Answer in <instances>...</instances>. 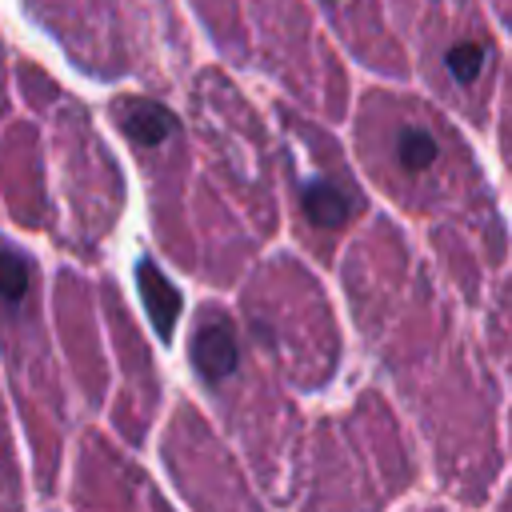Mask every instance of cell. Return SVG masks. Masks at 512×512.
Segmentation results:
<instances>
[{"label":"cell","mask_w":512,"mask_h":512,"mask_svg":"<svg viewBox=\"0 0 512 512\" xmlns=\"http://www.w3.org/2000/svg\"><path fill=\"white\" fill-rule=\"evenodd\" d=\"M192 360L196 368L208 376V380H220L236 368V332L228 320L220 316H208L200 328H196V340H192Z\"/></svg>","instance_id":"6da1fadb"},{"label":"cell","mask_w":512,"mask_h":512,"mask_svg":"<svg viewBox=\"0 0 512 512\" xmlns=\"http://www.w3.org/2000/svg\"><path fill=\"white\" fill-rule=\"evenodd\" d=\"M436 156H440V144H436V136L428 128L404 124L396 132V160H400L404 172H428L436 164Z\"/></svg>","instance_id":"5b68a950"},{"label":"cell","mask_w":512,"mask_h":512,"mask_svg":"<svg viewBox=\"0 0 512 512\" xmlns=\"http://www.w3.org/2000/svg\"><path fill=\"white\" fill-rule=\"evenodd\" d=\"M28 284H32L28 256L24 252H12V248H0V300H8V304L24 300Z\"/></svg>","instance_id":"52a82bcc"},{"label":"cell","mask_w":512,"mask_h":512,"mask_svg":"<svg viewBox=\"0 0 512 512\" xmlns=\"http://www.w3.org/2000/svg\"><path fill=\"white\" fill-rule=\"evenodd\" d=\"M300 204H304V212H308V220H312L316 228H340V224L348 220V212H352V196H348V188H340V184L328 180V176H312V180H304Z\"/></svg>","instance_id":"3957f363"},{"label":"cell","mask_w":512,"mask_h":512,"mask_svg":"<svg viewBox=\"0 0 512 512\" xmlns=\"http://www.w3.org/2000/svg\"><path fill=\"white\" fill-rule=\"evenodd\" d=\"M120 124L136 144H164L176 132V116L156 100H128L120 104Z\"/></svg>","instance_id":"277c9868"},{"label":"cell","mask_w":512,"mask_h":512,"mask_svg":"<svg viewBox=\"0 0 512 512\" xmlns=\"http://www.w3.org/2000/svg\"><path fill=\"white\" fill-rule=\"evenodd\" d=\"M444 64H448V72L460 84H476L484 76V68H488V44H480V40H456L448 48Z\"/></svg>","instance_id":"8992f818"},{"label":"cell","mask_w":512,"mask_h":512,"mask_svg":"<svg viewBox=\"0 0 512 512\" xmlns=\"http://www.w3.org/2000/svg\"><path fill=\"white\" fill-rule=\"evenodd\" d=\"M136 284H140V300H144V308H148V316H152V328L168 340V336H172V324H176V316H180V292L172 288V280H168L152 260H140Z\"/></svg>","instance_id":"7a4b0ae2"}]
</instances>
